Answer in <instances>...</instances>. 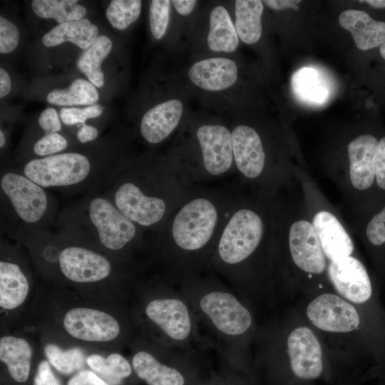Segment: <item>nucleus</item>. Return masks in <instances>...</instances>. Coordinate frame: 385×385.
Instances as JSON below:
<instances>
[{
    "mask_svg": "<svg viewBox=\"0 0 385 385\" xmlns=\"http://www.w3.org/2000/svg\"><path fill=\"white\" fill-rule=\"evenodd\" d=\"M128 305L137 333L158 344L186 351L197 337V317L190 302L160 277L138 279Z\"/></svg>",
    "mask_w": 385,
    "mask_h": 385,
    "instance_id": "obj_7",
    "label": "nucleus"
},
{
    "mask_svg": "<svg viewBox=\"0 0 385 385\" xmlns=\"http://www.w3.org/2000/svg\"><path fill=\"white\" fill-rule=\"evenodd\" d=\"M188 76L196 87L217 92L233 86L238 78V67L235 61L224 57L202 59L189 68Z\"/></svg>",
    "mask_w": 385,
    "mask_h": 385,
    "instance_id": "obj_21",
    "label": "nucleus"
},
{
    "mask_svg": "<svg viewBox=\"0 0 385 385\" xmlns=\"http://www.w3.org/2000/svg\"><path fill=\"white\" fill-rule=\"evenodd\" d=\"M19 32L9 20L0 16V53H9L18 46Z\"/></svg>",
    "mask_w": 385,
    "mask_h": 385,
    "instance_id": "obj_37",
    "label": "nucleus"
},
{
    "mask_svg": "<svg viewBox=\"0 0 385 385\" xmlns=\"http://www.w3.org/2000/svg\"><path fill=\"white\" fill-rule=\"evenodd\" d=\"M291 369L297 377L315 379L323 371L322 349L312 330L307 327L293 329L287 339Z\"/></svg>",
    "mask_w": 385,
    "mask_h": 385,
    "instance_id": "obj_18",
    "label": "nucleus"
},
{
    "mask_svg": "<svg viewBox=\"0 0 385 385\" xmlns=\"http://www.w3.org/2000/svg\"><path fill=\"white\" fill-rule=\"evenodd\" d=\"M354 231L367 248L378 272L385 277V200L356 217Z\"/></svg>",
    "mask_w": 385,
    "mask_h": 385,
    "instance_id": "obj_22",
    "label": "nucleus"
},
{
    "mask_svg": "<svg viewBox=\"0 0 385 385\" xmlns=\"http://www.w3.org/2000/svg\"><path fill=\"white\" fill-rule=\"evenodd\" d=\"M375 187L379 205L385 200V136L379 140L375 157Z\"/></svg>",
    "mask_w": 385,
    "mask_h": 385,
    "instance_id": "obj_36",
    "label": "nucleus"
},
{
    "mask_svg": "<svg viewBox=\"0 0 385 385\" xmlns=\"http://www.w3.org/2000/svg\"><path fill=\"white\" fill-rule=\"evenodd\" d=\"M327 277L334 289L349 302L364 304L373 299L374 287L369 273L353 255L329 261Z\"/></svg>",
    "mask_w": 385,
    "mask_h": 385,
    "instance_id": "obj_16",
    "label": "nucleus"
},
{
    "mask_svg": "<svg viewBox=\"0 0 385 385\" xmlns=\"http://www.w3.org/2000/svg\"><path fill=\"white\" fill-rule=\"evenodd\" d=\"M96 86L83 78L74 80L66 88H56L48 93L47 101L56 106H92L98 100Z\"/></svg>",
    "mask_w": 385,
    "mask_h": 385,
    "instance_id": "obj_30",
    "label": "nucleus"
},
{
    "mask_svg": "<svg viewBox=\"0 0 385 385\" xmlns=\"http://www.w3.org/2000/svg\"><path fill=\"white\" fill-rule=\"evenodd\" d=\"M68 146L67 139L58 133H45L34 144V153L41 158L61 153Z\"/></svg>",
    "mask_w": 385,
    "mask_h": 385,
    "instance_id": "obj_34",
    "label": "nucleus"
},
{
    "mask_svg": "<svg viewBox=\"0 0 385 385\" xmlns=\"http://www.w3.org/2000/svg\"><path fill=\"white\" fill-rule=\"evenodd\" d=\"M141 6L140 0H113L106 9V16L113 28L124 30L138 19Z\"/></svg>",
    "mask_w": 385,
    "mask_h": 385,
    "instance_id": "obj_32",
    "label": "nucleus"
},
{
    "mask_svg": "<svg viewBox=\"0 0 385 385\" xmlns=\"http://www.w3.org/2000/svg\"><path fill=\"white\" fill-rule=\"evenodd\" d=\"M20 173L46 189L89 195L108 188L120 173L96 167L88 156L78 152L33 158Z\"/></svg>",
    "mask_w": 385,
    "mask_h": 385,
    "instance_id": "obj_10",
    "label": "nucleus"
},
{
    "mask_svg": "<svg viewBox=\"0 0 385 385\" xmlns=\"http://www.w3.org/2000/svg\"><path fill=\"white\" fill-rule=\"evenodd\" d=\"M183 104L176 98L163 101L152 107L143 115L139 133L149 145H156L165 141L180 126Z\"/></svg>",
    "mask_w": 385,
    "mask_h": 385,
    "instance_id": "obj_20",
    "label": "nucleus"
},
{
    "mask_svg": "<svg viewBox=\"0 0 385 385\" xmlns=\"http://www.w3.org/2000/svg\"><path fill=\"white\" fill-rule=\"evenodd\" d=\"M180 290L192 305L197 319L204 322L232 355L240 341L250 331L252 314L243 302L212 276L201 274L183 279Z\"/></svg>",
    "mask_w": 385,
    "mask_h": 385,
    "instance_id": "obj_9",
    "label": "nucleus"
},
{
    "mask_svg": "<svg viewBox=\"0 0 385 385\" xmlns=\"http://www.w3.org/2000/svg\"><path fill=\"white\" fill-rule=\"evenodd\" d=\"M21 243L1 241L0 330L1 334L20 328L36 296L39 282Z\"/></svg>",
    "mask_w": 385,
    "mask_h": 385,
    "instance_id": "obj_11",
    "label": "nucleus"
},
{
    "mask_svg": "<svg viewBox=\"0 0 385 385\" xmlns=\"http://www.w3.org/2000/svg\"><path fill=\"white\" fill-rule=\"evenodd\" d=\"M86 365L111 385H122L134 372L130 361L120 351L91 352Z\"/></svg>",
    "mask_w": 385,
    "mask_h": 385,
    "instance_id": "obj_27",
    "label": "nucleus"
},
{
    "mask_svg": "<svg viewBox=\"0 0 385 385\" xmlns=\"http://www.w3.org/2000/svg\"><path fill=\"white\" fill-rule=\"evenodd\" d=\"M44 327L88 352L120 351L137 334L128 303L89 298L42 280L21 327Z\"/></svg>",
    "mask_w": 385,
    "mask_h": 385,
    "instance_id": "obj_3",
    "label": "nucleus"
},
{
    "mask_svg": "<svg viewBox=\"0 0 385 385\" xmlns=\"http://www.w3.org/2000/svg\"><path fill=\"white\" fill-rule=\"evenodd\" d=\"M240 38L227 9L215 6L210 14L207 44L210 50L217 53H232L238 47Z\"/></svg>",
    "mask_w": 385,
    "mask_h": 385,
    "instance_id": "obj_25",
    "label": "nucleus"
},
{
    "mask_svg": "<svg viewBox=\"0 0 385 385\" xmlns=\"http://www.w3.org/2000/svg\"><path fill=\"white\" fill-rule=\"evenodd\" d=\"M339 21L351 33L360 50L374 48L385 43V22L373 19L363 11L346 10L339 15Z\"/></svg>",
    "mask_w": 385,
    "mask_h": 385,
    "instance_id": "obj_23",
    "label": "nucleus"
},
{
    "mask_svg": "<svg viewBox=\"0 0 385 385\" xmlns=\"http://www.w3.org/2000/svg\"><path fill=\"white\" fill-rule=\"evenodd\" d=\"M60 115L51 107L45 109L38 119V125L45 133H58L61 130Z\"/></svg>",
    "mask_w": 385,
    "mask_h": 385,
    "instance_id": "obj_39",
    "label": "nucleus"
},
{
    "mask_svg": "<svg viewBox=\"0 0 385 385\" xmlns=\"http://www.w3.org/2000/svg\"><path fill=\"white\" fill-rule=\"evenodd\" d=\"M365 2L376 8H385V0H367Z\"/></svg>",
    "mask_w": 385,
    "mask_h": 385,
    "instance_id": "obj_45",
    "label": "nucleus"
},
{
    "mask_svg": "<svg viewBox=\"0 0 385 385\" xmlns=\"http://www.w3.org/2000/svg\"><path fill=\"white\" fill-rule=\"evenodd\" d=\"M168 159L187 188L236 175L231 130L220 123L195 125Z\"/></svg>",
    "mask_w": 385,
    "mask_h": 385,
    "instance_id": "obj_8",
    "label": "nucleus"
},
{
    "mask_svg": "<svg viewBox=\"0 0 385 385\" xmlns=\"http://www.w3.org/2000/svg\"><path fill=\"white\" fill-rule=\"evenodd\" d=\"M245 188L237 190L208 265L239 289L265 279L276 267L281 192Z\"/></svg>",
    "mask_w": 385,
    "mask_h": 385,
    "instance_id": "obj_1",
    "label": "nucleus"
},
{
    "mask_svg": "<svg viewBox=\"0 0 385 385\" xmlns=\"http://www.w3.org/2000/svg\"><path fill=\"white\" fill-rule=\"evenodd\" d=\"M42 356L38 335L34 329L21 327L1 334V366L13 382L26 384L34 364H38Z\"/></svg>",
    "mask_w": 385,
    "mask_h": 385,
    "instance_id": "obj_15",
    "label": "nucleus"
},
{
    "mask_svg": "<svg viewBox=\"0 0 385 385\" xmlns=\"http://www.w3.org/2000/svg\"><path fill=\"white\" fill-rule=\"evenodd\" d=\"M171 1L153 0L149 7V25L155 38L161 39L165 34L170 11Z\"/></svg>",
    "mask_w": 385,
    "mask_h": 385,
    "instance_id": "obj_33",
    "label": "nucleus"
},
{
    "mask_svg": "<svg viewBox=\"0 0 385 385\" xmlns=\"http://www.w3.org/2000/svg\"><path fill=\"white\" fill-rule=\"evenodd\" d=\"M188 189L165 158L125 164L103 194L129 220L155 233Z\"/></svg>",
    "mask_w": 385,
    "mask_h": 385,
    "instance_id": "obj_4",
    "label": "nucleus"
},
{
    "mask_svg": "<svg viewBox=\"0 0 385 385\" xmlns=\"http://www.w3.org/2000/svg\"><path fill=\"white\" fill-rule=\"evenodd\" d=\"M197 1L195 0H173L171 4L176 11L182 16H187L194 10Z\"/></svg>",
    "mask_w": 385,
    "mask_h": 385,
    "instance_id": "obj_43",
    "label": "nucleus"
},
{
    "mask_svg": "<svg viewBox=\"0 0 385 385\" xmlns=\"http://www.w3.org/2000/svg\"><path fill=\"white\" fill-rule=\"evenodd\" d=\"M35 330L43 356L52 367L63 375L75 374L84 369L90 354L56 332L44 327H30Z\"/></svg>",
    "mask_w": 385,
    "mask_h": 385,
    "instance_id": "obj_19",
    "label": "nucleus"
},
{
    "mask_svg": "<svg viewBox=\"0 0 385 385\" xmlns=\"http://www.w3.org/2000/svg\"><path fill=\"white\" fill-rule=\"evenodd\" d=\"M33 385H62L55 374L53 367L43 356L41 358L36 369Z\"/></svg>",
    "mask_w": 385,
    "mask_h": 385,
    "instance_id": "obj_38",
    "label": "nucleus"
},
{
    "mask_svg": "<svg viewBox=\"0 0 385 385\" xmlns=\"http://www.w3.org/2000/svg\"><path fill=\"white\" fill-rule=\"evenodd\" d=\"M138 270L137 264L118 260L63 236L56 261L41 280L89 298L128 303Z\"/></svg>",
    "mask_w": 385,
    "mask_h": 385,
    "instance_id": "obj_5",
    "label": "nucleus"
},
{
    "mask_svg": "<svg viewBox=\"0 0 385 385\" xmlns=\"http://www.w3.org/2000/svg\"><path fill=\"white\" fill-rule=\"evenodd\" d=\"M291 86L295 97L309 105H322L330 97V87L323 75L316 68L304 66L292 77Z\"/></svg>",
    "mask_w": 385,
    "mask_h": 385,
    "instance_id": "obj_26",
    "label": "nucleus"
},
{
    "mask_svg": "<svg viewBox=\"0 0 385 385\" xmlns=\"http://www.w3.org/2000/svg\"><path fill=\"white\" fill-rule=\"evenodd\" d=\"M112 41L106 36H98L96 41L83 50L76 61L78 68L97 88L104 84L101 63L112 49Z\"/></svg>",
    "mask_w": 385,
    "mask_h": 385,
    "instance_id": "obj_29",
    "label": "nucleus"
},
{
    "mask_svg": "<svg viewBox=\"0 0 385 385\" xmlns=\"http://www.w3.org/2000/svg\"><path fill=\"white\" fill-rule=\"evenodd\" d=\"M237 190L207 186L188 189L161 227L148 241L147 249L158 265L159 276L169 282L201 274Z\"/></svg>",
    "mask_w": 385,
    "mask_h": 385,
    "instance_id": "obj_2",
    "label": "nucleus"
},
{
    "mask_svg": "<svg viewBox=\"0 0 385 385\" xmlns=\"http://www.w3.org/2000/svg\"><path fill=\"white\" fill-rule=\"evenodd\" d=\"M6 143V138L2 130H0V148H2Z\"/></svg>",
    "mask_w": 385,
    "mask_h": 385,
    "instance_id": "obj_46",
    "label": "nucleus"
},
{
    "mask_svg": "<svg viewBox=\"0 0 385 385\" xmlns=\"http://www.w3.org/2000/svg\"><path fill=\"white\" fill-rule=\"evenodd\" d=\"M98 135V131L97 128L86 123L82 125L76 133V138L81 143L93 141L97 138Z\"/></svg>",
    "mask_w": 385,
    "mask_h": 385,
    "instance_id": "obj_41",
    "label": "nucleus"
},
{
    "mask_svg": "<svg viewBox=\"0 0 385 385\" xmlns=\"http://www.w3.org/2000/svg\"><path fill=\"white\" fill-rule=\"evenodd\" d=\"M263 10V3L260 0L235 1V26L240 40L243 43L251 45L260 40Z\"/></svg>",
    "mask_w": 385,
    "mask_h": 385,
    "instance_id": "obj_28",
    "label": "nucleus"
},
{
    "mask_svg": "<svg viewBox=\"0 0 385 385\" xmlns=\"http://www.w3.org/2000/svg\"><path fill=\"white\" fill-rule=\"evenodd\" d=\"M98 37L97 26L83 18L58 24L43 36L42 43L47 47H52L70 41L86 50Z\"/></svg>",
    "mask_w": 385,
    "mask_h": 385,
    "instance_id": "obj_24",
    "label": "nucleus"
},
{
    "mask_svg": "<svg viewBox=\"0 0 385 385\" xmlns=\"http://www.w3.org/2000/svg\"><path fill=\"white\" fill-rule=\"evenodd\" d=\"M380 53L381 56L385 59V43L380 47Z\"/></svg>",
    "mask_w": 385,
    "mask_h": 385,
    "instance_id": "obj_47",
    "label": "nucleus"
},
{
    "mask_svg": "<svg viewBox=\"0 0 385 385\" xmlns=\"http://www.w3.org/2000/svg\"><path fill=\"white\" fill-rule=\"evenodd\" d=\"M61 232L118 260L137 264L135 255L147 249L145 230L129 220L104 194L93 193L66 209Z\"/></svg>",
    "mask_w": 385,
    "mask_h": 385,
    "instance_id": "obj_6",
    "label": "nucleus"
},
{
    "mask_svg": "<svg viewBox=\"0 0 385 385\" xmlns=\"http://www.w3.org/2000/svg\"><path fill=\"white\" fill-rule=\"evenodd\" d=\"M127 347L135 374L148 385L186 384L182 370L170 362L179 350L158 344L138 333Z\"/></svg>",
    "mask_w": 385,
    "mask_h": 385,
    "instance_id": "obj_14",
    "label": "nucleus"
},
{
    "mask_svg": "<svg viewBox=\"0 0 385 385\" xmlns=\"http://www.w3.org/2000/svg\"><path fill=\"white\" fill-rule=\"evenodd\" d=\"M103 113V109L100 105L94 104L83 108L75 107L63 108L60 111V118L61 121L68 125H76L77 123H86L88 118H94L100 116Z\"/></svg>",
    "mask_w": 385,
    "mask_h": 385,
    "instance_id": "obj_35",
    "label": "nucleus"
},
{
    "mask_svg": "<svg viewBox=\"0 0 385 385\" xmlns=\"http://www.w3.org/2000/svg\"><path fill=\"white\" fill-rule=\"evenodd\" d=\"M301 1L295 0H266L262 3L266 6L274 10H284L287 9H293L297 10L299 9L297 4Z\"/></svg>",
    "mask_w": 385,
    "mask_h": 385,
    "instance_id": "obj_42",
    "label": "nucleus"
},
{
    "mask_svg": "<svg viewBox=\"0 0 385 385\" xmlns=\"http://www.w3.org/2000/svg\"><path fill=\"white\" fill-rule=\"evenodd\" d=\"M299 192L328 261L352 255L354 243L339 211L304 172L297 180Z\"/></svg>",
    "mask_w": 385,
    "mask_h": 385,
    "instance_id": "obj_12",
    "label": "nucleus"
},
{
    "mask_svg": "<svg viewBox=\"0 0 385 385\" xmlns=\"http://www.w3.org/2000/svg\"><path fill=\"white\" fill-rule=\"evenodd\" d=\"M307 316L318 329L336 333H346L357 329L360 315L351 303L342 297L324 293L315 297L307 307Z\"/></svg>",
    "mask_w": 385,
    "mask_h": 385,
    "instance_id": "obj_17",
    "label": "nucleus"
},
{
    "mask_svg": "<svg viewBox=\"0 0 385 385\" xmlns=\"http://www.w3.org/2000/svg\"><path fill=\"white\" fill-rule=\"evenodd\" d=\"M0 188L16 220L25 228L21 235L44 229L54 211L53 200L46 188L17 171L2 173Z\"/></svg>",
    "mask_w": 385,
    "mask_h": 385,
    "instance_id": "obj_13",
    "label": "nucleus"
},
{
    "mask_svg": "<svg viewBox=\"0 0 385 385\" xmlns=\"http://www.w3.org/2000/svg\"><path fill=\"white\" fill-rule=\"evenodd\" d=\"M67 385H111L91 369H83L73 374Z\"/></svg>",
    "mask_w": 385,
    "mask_h": 385,
    "instance_id": "obj_40",
    "label": "nucleus"
},
{
    "mask_svg": "<svg viewBox=\"0 0 385 385\" xmlns=\"http://www.w3.org/2000/svg\"><path fill=\"white\" fill-rule=\"evenodd\" d=\"M11 88V79L8 73L0 68V97L2 98L9 93Z\"/></svg>",
    "mask_w": 385,
    "mask_h": 385,
    "instance_id": "obj_44",
    "label": "nucleus"
},
{
    "mask_svg": "<svg viewBox=\"0 0 385 385\" xmlns=\"http://www.w3.org/2000/svg\"><path fill=\"white\" fill-rule=\"evenodd\" d=\"M31 7L38 16L53 19L58 24L83 19L87 11L76 0H34Z\"/></svg>",
    "mask_w": 385,
    "mask_h": 385,
    "instance_id": "obj_31",
    "label": "nucleus"
}]
</instances>
